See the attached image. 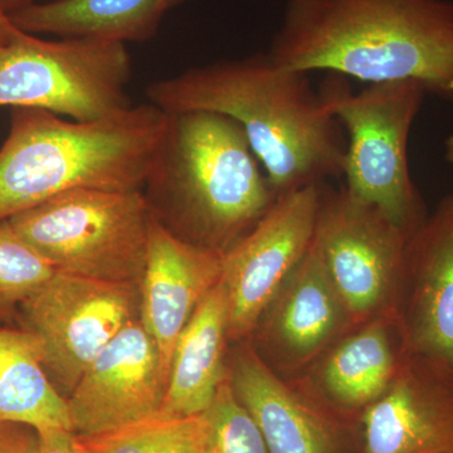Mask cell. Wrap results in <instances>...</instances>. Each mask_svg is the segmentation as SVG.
<instances>
[{
    "label": "cell",
    "mask_w": 453,
    "mask_h": 453,
    "mask_svg": "<svg viewBox=\"0 0 453 453\" xmlns=\"http://www.w3.org/2000/svg\"><path fill=\"white\" fill-rule=\"evenodd\" d=\"M145 94L166 113L237 121L277 196L342 175L347 146L323 92L309 73L280 67L266 52L189 68L151 82Z\"/></svg>",
    "instance_id": "cell-1"
},
{
    "label": "cell",
    "mask_w": 453,
    "mask_h": 453,
    "mask_svg": "<svg viewBox=\"0 0 453 453\" xmlns=\"http://www.w3.org/2000/svg\"><path fill=\"white\" fill-rule=\"evenodd\" d=\"M266 53L286 70L412 80L453 101V2L286 0Z\"/></svg>",
    "instance_id": "cell-2"
},
{
    "label": "cell",
    "mask_w": 453,
    "mask_h": 453,
    "mask_svg": "<svg viewBox=\"0 0 453 453\" xmlns=\"http://www.w3.org/2000/svg\"><path fill=\"white\" fill-rule=\"evenodd\" d=\"M142 196L166 231L222 256L279 196L241 125L211 111L166 113Z\"/></svg>",
    "instance_id": "cell-3"
},
{
    "label": "cell",
    "mask_w": 453,
    "mask_h": 453,
    "mask_svg": "<svg viewBox=\"0 0 453 453\" xmlns=\"http://www.w3.org/2000/svg\"><path fill=\"white\" fill-rule=\"evenodd\" d=\"M165 122L150 103L95 122L13 107L0 148V222L70 190L142 192Z\"/></svg>",
    "instance_id": "cell-4"
},
{
    "label": "cell",
    "mask_w": 453,
    "mask_h": 453,
    "mask_svg": "<svg viewBox=\"0 0 453 453\" xmlns=\"http://www.w3.org/2000/svg\"><path fill=\"white\" fill-rule=\"evenodd\" d=\"M151 220L142 192L83 188L53 196L8 222L56 271L140 285Z\"/></svg>",
    "instance_id": "cell-5"
},
{
    "label": "cell",
    "mask_w": 453,
    "mask_h": 453,
    "mask_svg": "<svg viewBox=\"0 0 453 453\" xmlns=\"http://www.w3.org/2000/svg\"><path fill=\"white\" fill-rule=\"evenodd\" d=\"M323 94L349 136L344 189L412 234L428 214L408 165L410 134L426 88L412 80H401L372 83L351 94L342 83H332Z\"/></svg>",
    "instance_id": "cell-6"
},
{
    "label": "cell",
    "mask_w": 453,
    "mask_h": 453,
    "mask_svg": "<svg viewBox=\"0 0 453 453\" xmlns=\"http://www.w3.org/2000/svg\"><path fill=\"white\" fill-rule=\"evenodd\" d=\"M133 61L121 42L44 41L19 31L0 47V107H29L77 122L113 118L133 107Z\"/></svg>",
    "instance_id": "cell-7"
},
{
    "label": "cell",
    "mask_w": 453,
    "mask_h": 453,
    "mask_svg": "<svg viewBox=\"0 0 453 453\" xmlns=\"http://www.w3.org/2000/svg\"><path fill=\"white\" fill-rule=\"evenodd\" d=\"M412 234L383 213L323 187L314 244L344 305L351 329L395 318L405 249Z\"/></svg>",
    "instance_id": "cell-8"
},
{
    "label": "cell",
    "mask_w": 453,
    "mask_h": 453,
    "mask_svg": "<svg viewBox=\"0 0 453 453\" xmlns=\"http://www.w3.org/2000/svg\"><path fill=\"white\" fill-rule=\"evenodd\" d=\"M17 318L40 342L47 374L67 398L92 360L140 319V285L55 271Z\"/></svg>",
    "instance_id": "cell-9"
},
{
    "label": "cell",
    "mask_w": 453,
    "mask_h": 453,
    "mask_svg": "<svg viewBox=\"0 0 453 453\" xmlns=\"http://www.w3.org/2000/svg\"><path fill=\"white\" fill-rule=\"evenodd\" d=\"M323 186L277 196L242 240L222 256L228 300L229 342L251 338L276 291L306 255L314 240Z\"/></svg>",
    "instance_id": "cell-10"
},
{
    "label": "cell",
    "mask_w": 453,
    "mask_h": 453,
    "mask_svg": "<svg viewBox=\"0 0 453 453\" xmlns=\"http://www.w3.org/2000/svg\"><path fill=\"white\" fill-rule=\"evenodd\" d=\"M169 375L142 320L127 325L88 366L68 395L71 427L91 437L157 416Z\"/></svg>",
    "instance_id": "cell-11"
},
{
    "label": "cell",
    "mask_w": 453,
    "mask_h": 453,
    "mask_svg": "<svg viewBox=\"0 0 453 453\" xmlns=\"http://www.w3.org/2000/svg\"><path fill=\"white\" fill-rule=\"evenodd\" d=\"M395 319L404 353L453 371V195L408 240Z\"/></svg>",
    "instance_id": "cell-12"
},
{
    "label": "cell",
    "mask_w": 453,
    "mask_h": 453,
    "mask_svg": "<svg viewBox=\"0 0 453 453\" xmlns=\"http://www.w3.org/2000/svg\"><path fill=\"white\" fill-rule=\"evenodd\" d=\"M350 330L344 305L311 243L265 309L250 342L282 375L312 368Z\"/></svg>",
    "instance_id": "cell-13"
},
{
    "label": "cell",
    "mask_w": 453,
    "mask_h": 453,
    "mask_svg": "<svg viewBox=\"0 0 453 453\" xmlns=\"http://www.w3.org/2000/svg\"><path fill=\"white\" fill-rule=\"evenodd\" d=\"M360 425L365 453H453L452 369L403 351Z\"/></svg>",
    "instance_id": "cell-14"
},
{
    "label": "cell",
    "mask_w": 453,
    "mask_h": 453,
    "mask_svg": "<svg viewBox=\"0 0 453 453\" xmlns=\"http://www.w3.org/2000/svg\"><path fill=\"white\" fill-rule=\"evenodd\" d=\"M235 395L257 422L271 453H345L339 413L306 386H292L258 356L251 342L226 357Z\"/></svg>",
    "instance_id": "cell-15"
},
{
    "label": "cell",
    "mask_w": 453,
    "mask_h": 453,
    "mask_svg": "<svg viewBox=\"0 0 453 453\" xmlns=\"http://www.w3.org/2000/svg\"><path fill=\"white\" fill-rule=\"evenodd\" d=\"M220 276L222 255L184 242L151 220L140 281V320L159 349L168 375L179 336Z\"/></svg>",
    "instance_id": "cell-16"
},
{
    "label": "cell",
    "mask_w": 453,
    "mask_h": 453,
    "mask_svg": "<svg viewBox=\"0 0 453 453\" xmlns=\"http://www.w3.org/2000/svg\"><path fill=\"white\" fill-rule=\"evenodd\" d=\"M402 353L395 319H375L334 342L306 384L335 412H363L388 388Z\"/></svg>",
    "instance_id": "cell-17"
},
{
    "label": "cell",
    "mask_w": 453,
    "mask_h": 453,
    "mask_svg": "<svg viewBox=\"0 0 453 453\" xmlns=\"http://www.w3.org/2000/svg\"><path fill=\"white\" fill-rule=\"evenodd\" d=\"M228 300L219 281L205 295L178 338L157 416L181 418L207 412L228 374Z\"/></svg>",
    "instance_id": "cell-18"
},
{
    "label": "cell",
    "mask_w": 453,
    "mask_h": 453,
    "mask_svg": "<svg viewBox=\"0 0 453 453\" xmlns=\"http://www.w3.org/2000/svg\"><path fill=\"white\" fill-rule=\"evenodd\" d=\"M173 0H50L8 14L19 31L59 38L145 42L162 25Z\"/></svg>",
    "instance_id": "cell-19"
},
{
    "label": "cell",
    "mask_w": 453,
    "mask_h": 453,
    "mask_svg": "<svg viewBox=\"0 0 453 453\" xmlns=\"http://www.w3.org/2000/svg\"><path fill=\"white\" fill-rule=\"evenodd\" d=\"M0 422L70 429L67 401L50 380L38 339L0 326Z\"/></svg>",
    "instance_id": "cell-20"
},
{
    "label": "cell",
    "mask_w": 453,
    "mask_h": 453,
    "mask_svg": "<svg viewBox=\"0 0 453 453\" xmlns=\"http://www.w3.org/2000/svg\"><path fill=\"white\" fill-rule=\"evenodd\" d=\"M205 414L165 418L155 416L91 437H79L88 453H205Z\"/></svg>",
    "instance_id": "cell-21"
},
{
    "label": "cell",
    "mask_w": 453,
    "mask_h": 453,
    "mask_svg": "<svg viewBox=\"0 0 453 453\" xmlns=\"http://www.w3.org/2000/svg\"><path fill=\"white\" fill-rule=\"evenodd\" d=\"M55 271L14 232L8 220L0 222V323L18 316L22 303Z\"/></svg>",
    "instance_id": "cell-22"
},
{
    "label": "cell",
    "mask_w": 453,
    "mask_h": 453,
    "mask_svg": "<svg viewBox=\"0 0 453 453\" xmlns=\"http://www.w3.org/2000/svg\"><path fill=\"white\" fill-rule=\"evenodd\" d=\"M204 414L208 423L205 453H271L257 422L235 395L228 374Z\"/></svg>",
    "instance_id": "cell-23"
},
{
    "label": "cell",
    "mask_w": 453,
    "mask_h": 453,
    "mask_svg": "<svg viewBox=\"0 0 453 453\" xmlns=\"http://www.w3.org/2000/svg\"><path fill=\"white\" fill-rule=\"evenodd\" d=\"M38 429L25 423L0 422V453H38Z\"/></svg>",
    "instance_id": "cell-24"
},
{
    "label": "cell",
    "mask_w": 453,
    "mask_h": 453,
    "mask_svg": "<svg viewBox=\"0 0 453 453\" xmlns=\"http://www.w3.org/2000/svg\"><path fill=\"white\" fill-rule=\"evenodd\" d=\"M40 447L38 453H88L80 438L70 429H38Z\"/></svg>",
    "instance_id": "cell-25"
},
{
    "label": "cell",
    "mask_w": 453,
    "mask_h": 453,
    "mask_svg": "<svg viewBox=\"0 0 453 453\" xmlns=\"http://www.w3.org/2000/svg\"><path fill=\"white\" fill-rule=\"evenodd\" d=\"M18 32H19V29L9 19L4 9L0 7V47L5 46L13 40Z\"/></svg>",
    "instance_id": "cell-26"
},
{
    "label": "cell",
    "mask_w": 453,
    "mask_h": 453,
    "mask_svg": "<svg viewBox=\"0 0 453 453\" xmlns=\"http://www.w3.org/2000/svg\"><path fill=\"white\" fill-rule=\"evenodd\" d=\"M35 3H38V0H0V7L4 9L5 13L11 14L12 12L35 4Z\"/></svg>",
    "instance_id": "cell-27"
},
{
    "label": "cell",
    "mask_w": 453,
    "mask_h": 453,
    "mask_svg": "<svg viewBox=\"0 0 453 453\" xmlns=\"http://www.w3.org/2000/svg\"><path fill=\"white\" fill-rule=\"evenodd\" d=\"M443 155L447 164L453 169V134H449L443 142Z\"/></svg>",
    "instance_id": "cell-28"
},
{
    "label": "cell",
    "mask_w": 453,
    "mask_h": 453,
    "mask_svg": "<svg viewBox=\"0 0 453 453\" xmlns=\"http://www.w3.org/2000/svg\"><path fill=\"white\" fill-rule=\"evenodd\" d=\"M186 2V0H173V8L177 7V5L181 4V3Z\"/></svg>",
    "instance_id": "cell-29"
}]
</instances>
